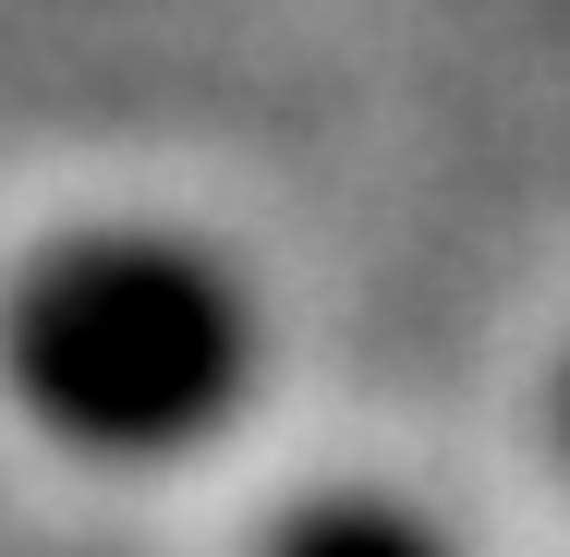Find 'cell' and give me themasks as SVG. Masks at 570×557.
Here are the masks:
<instances>
[{"label":"cell","mask_w":570,"mask_h":557,"mask_svg":"<svg viewBox=\"0 0 570 557\" xmlns=\"http://www.w3.org/2000/svg\"><path fill=\"white\" fill-rule=\"evenodd\" d=\"M0 376L37 412V437L86 460H195L267 376V328L207 242L98 219L12 267Z\"/></svg>","instance_id":"1"},{"label":"cell","mask_w":570,"mask_h":557,"mask_svg":"<svg viewBox=\"0 0 570 557\" xmlns=\"http://www.w3.org/2000/svg\"><path fill=\"white\" fill-rule=\"evenodd\" d=\"M255 557H461L413 497H376V485H316V497H292L279 521H267V546Z\"/></svg>","instance_id":"2"},{"label":"cell","mask_w":570,"mask_h":557,"mask_svg":"<svg viewBox=\"0 0 570 557\" xmlns=\"http://www.w3.org/2000/svg\"><path fill=\"white\" fill-rule=\"evenodd\" d=\"M547 412H559V448H570V364H559V400H547Z\"/></svg>","instance_id":"3"}]
</instances>
